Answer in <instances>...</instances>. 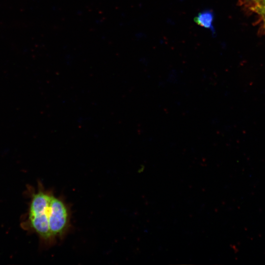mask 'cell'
Returning a JSON list of instances; mask_svg holds the SVG:
<instances>
[{
  "label": "cell",
  "mask_w": 265,
  "mask_h": 265,
  "mask_svg": "<svg viewBox=\"0 0 265 265\" xmlns=\"http://www.w3.org/2000/svg\"><path fill=\"white\" fill-rule=\"evenodd\" d=\"M214 13L211 9H205L200 11L194 18V22L198 26L210 29L213 34H215L213 26Z\"/></svg>",
  "instance_id": "cell-3"
},
{
  "label": "cell",
  "mask_w": 265,
  "mask_h": 265,
  "mask_svg": "<svg viewBox=\"0 0 265 265\" xmlns=\"http://www.w3.org/2000/svg\"><path fill=\"white\" fill-rule=\"evenodd\" d=\"M239 2L258 14L265 7V0H239Z\"/></svg>",
  "instance_id": "cell-4"
},
{
  "label": "cell",
  "mask_w": 265,
  "mask_h": 265,
  "mask_svg": "<svg viewBox=\"0 0 265 265\" xmlns=\"http://www.w3.org/2000/svg\"><path fill=\"white\" fill-rule=\"evenodd\" d=\"M262 20H263V29H264V33H265V17L262 18Z\"/></svg>",
  "instance_id": "cell-6"
},
{
  "label": "cell",
  "mask_w": 265,
  "mask_h": 265,
  "mask_svg": "<svg viewBox=\"0 0 265 265\" xmlns=\"http://www.w3.org/2000/svg\"><path fill=\"white\" fill-rule=\"evenodd\" d=\"M259 14L261 16L262 18L265 17V7L261 10Z\"/></svg>",
  "instance_id": "cell-5"
},
{
  "label": "cell",
  "mask_w": 265,
  "mask_h": 265,
  "mask_svg": "<svg viewBox=\"0 0 265 265\" xmlns=\"http://www.w3.org/2000/svg\"><path fill=\"white\" fill-rule=\"evenodd\" d=\"M50 195L41 191L34 195L30 208L29 219L31 225L46 239L53 238L48 219Z\"/></svg>",
  "instance_id": "cell-1"
},
{
  "label": "cell",
  "mask_w": 265,
  "mask_h": 265,
  "mask_svg": "<svg viewBox=\"0 0 265 265\" xmlns=\"http://www.w3.org/2000/svg\"><path fill=\"white\" fill-rule=\"evenodd\" d=\"M49 224L53 237H63L70 227L69 210L61 199L50 195L49 212Z\"/></svg>",
  "instance_id": "cell-2"
}]
</instances>
